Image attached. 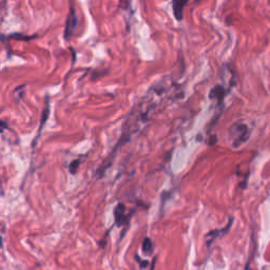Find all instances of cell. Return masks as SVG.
<instances>
[{"label":"cell","instance_id":"cell-8","mask_svg":"<svg viewBox=\"0 0 270 270\" xmlns=\"http://www.w3.org/2000/svg\"><path fill=\"white\" fill-rule=\"evenodd\" d=\"M81 160H74V161H72L70 162V165H69V171H70V173L71 174H76L77 172V170L80 166V163H81Z\"/></svg>","mask_w":270,"mask_h":270},{"label":"cell","instance_id":"cell-9","mask_svg":"<svg viewBox=\"0 0 270 270\" xmlns=\"http://www.w3.org/2000/svg\"><path fill=\"white\" fill-rule=\"evenodd\" d=\"M11 38H16V39H23V40H30V39H32V38H34V36H20V34H18V35H11L10 36Z\"/></svg>","mask_w":270,"mask_h":270},{"label":"cell","instance_id":"cell-3","mask_svg":"<svg viewBox=\"0 0 270 270\" xmlns=\"http://www.w3.org/2000/svg\"><path fill=\"white\" fill-rule=\"evenodd\" d=\"M76 26H77V15H76L74 6L71 4L70 12L67 17V22H65V29H64L65 39L70 38V36L73 34V31L75 30Z\"/></svg>","mask_w":270,"mask_h":270},{"label":"cell","instance_id":"cell-1","mask_svg":"<svg viewBox=\"0 0 270 270\" xmlns=\"http://www.w3.org/2000/svg\"><path fill=\"white\" fill-rule=\"evenodd\" d=\"M247 134H248L247 126L242 125V124H240V122L239 124L233 125L232 128L230 129V135L233 138V145L235 147L246 141Z\"/></svg>","mask_w":270,"mask_h":270},{"label":"cell","instance_id":"cell-5","mask_svg":"<svg viewBox=\"0 0 270 270\" xmlns=\"http://www.w3.org/2000/svg\"><path fill=\"white\" fill-rule=\"evenodd\" d=\"M49 114H50V103H49V98L47 97L46 98V107L43 111V116H42V124H40L39 126V130H38V133H37V136L36 138L34 140V142H33V146H35L37 141H38V138L40 137V134H42V130L44 129V126L46 124V121L48 120V117H49Z\"/></svg>","mask_w":270,"mask_h":270},{"label":"cell","instance_id":"cell-4","mask_svg":"<svg viewBox=\"0 0 270 270\" xmlns=\"http://www.w3.org/2000/svg\"><path fill=\"white\" fill-rule=\"evenodd\" d=\"M225 95H226V90L224 89V87L217 85L211 89L209 98L211 101H216L217 103H222Z\"/></svg>","mask_w":270,"mask_h":270},{"label":"cell","instance_id":"cell-7","mask_svg":"<svg viewBox=\"0 0 270 270\" xmlns=\"http://www.w3.org/2000/svg\"><path fill=\"white\" fill-rule=\"evenodd\" d=\"M153 248H154V246H153V242L151 241V239L146 238L143 242V251H144L145 255H147V256L152 255Z\"/></svg>","mask_w":270,"mask_h":270},{"label":"cell","instance_id":"cell-2","mask_svg":"<svg viewBox=\"0 0 270 270\" xmlns=\"http://www.w3.org/2000/svg\"><path fill=\"white\" fill-rule=\"evenodd\" d=\"M126 211H127L126 206L122 203L117 204L115 208H114V219H115V224L118 227L125 226L129 222V218L131 216H128L126 214Z\"/></svg>","mask_w":270,"mask_h":270},{"label":"cell","instance_id":"cell-6","mask_svg":"<svg viewBox=\"0 0 270 270\" xmlns=\"http://www.w3.org/2000/svg\"><path fill=\"white\" fill-rule=\"evenodd\" d=\"M187 4V1H179V0H175V1L172 2L173 5V13L176 20L181 21L183 20L184 17V6Z\"/></svg>","mask_w":270,"mask_h":270}]
</instances>
